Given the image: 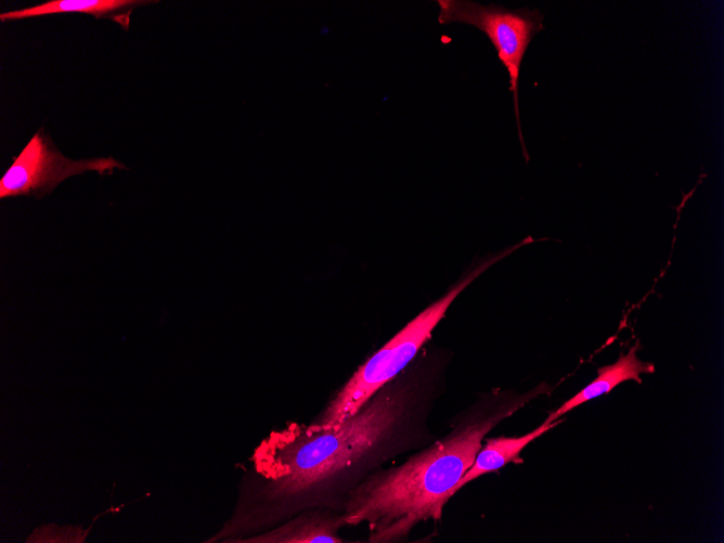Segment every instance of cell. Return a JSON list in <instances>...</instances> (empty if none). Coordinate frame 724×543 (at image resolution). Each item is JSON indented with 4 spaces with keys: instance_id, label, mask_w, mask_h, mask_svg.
Returning <instances> with one entry per match:
<instances>
[{
    "instance_id": "cell-3",
    "label": "cell",
    "mask_w": 724,
    "mask_h": 543,
    "mask_svg": "<svg viewBox=\"0 0 724 543\" xmlns=\"http://www.w3.org/2000/svg\"><path fill=\"white\" fill-rule=\"evenodd\" d=\"M525 242L483 260L455 283L443 296L426 307L378 351L373 353L331 397L313 423L336 426L357 413L378 390L395 379L430 339L455 298L491 266L519 248Z\"/></svg>"
},
{
    "instance_id": "cell-5",
    "label": "cell",
    "mask_w": 724,
    "mask_h": 543,
    "mask_svg": "<svg viewBox=\"0 0 724 543\" xmlns=\"http://www.w3.org/2000/svg\"><path fill=\"white\" fill-rule=\"evenodd\" d=\"M13 163L0 180V198L16 196H42L49 194L62 181L86 171L111 174L114 169H126L113 157L74 160L65 157L50 138L37 131L13 158Z\"/></svg>"
},
{
    "instance_id": "cell-1",
    "label": "cell",
    "mask_w": 724,
    "mask_h": 543,
    "mask_svg": "<svg viewBox=\"0 0 724 543\" xmlns=\"http://www.w3.org/2000/svg\"><path fill=\"white\" fill-rule=\"evenodd\" d=\"M440 366L421 355L336 426L288 422L254 449L231 517L207 542H240L311 508L344 512L373 473L435 440Z\"/></svg>"
},
{
    "instance_id": "cell-7",
    "label": "cell",
    "mask_w": 724,
    "mask_h": 543,
    "mask_svg": "<svg viewBox=\"0 0 724 543\" xmlns=\"http://www.w3.org/2000/svg\"><path fill=\"white\" fill-rule=\"evenodd\" d=\"M639 342L631 347L628 353H620L618 360L597 370V376L586 387L567 400L561 406L547 416L551 421L560 418L567 412L602 395L610 392L613 388L626 380L642 383L641 374H651L655 365L651 362H643L637 355Z\"/></svg>"
},
{
    "instance_id": "cell-9",
    "label": "cell",
    "mask_w": 724,
    "mask_h": 543,
    "mask_svg": "<svg viewBox=\"0 0 724 543\" xmlns=\"http://www.w3.org/2000/svg\"><path fill=\"white\" fill-rule=\"evenodd\" d=\"M147 3L141 0H50L39 5L21 10L3 12L1 22L22 20L27 17L57 14L86 13L95 18L109 17L119 23L126 30L129 28L130 14L133 8Z\"/></svg>"
},
{
    "instance_id": "cell-2",
    "label": "cell",
    "mask_w": 724,
    "mask_h": 543,
    "mask_svg": "<svg viewBox=\"0 0 724 543\" xmlns=\"http://www.w3.org/2000/svg\"><path fill=\"white\" fill-rule=\"evenodd\" d=\"M545 387L523 395H488L456 414L441 439L412 452L401 464L378 469L350 492L342 512L346 527L365 523L367 542L395 543L406 540L422 522L441 520L486 436Z\"/></svg>"
},
{
    "instance_id": "cell-4",
    "label": "cell",
    "mask_w": 724,
    "mask_h": 543,
    "mask_svg": "<svg viewBox=\"0 0 724 543\" xmlns=\"http://www.w3.org/2000/svg\"><path fill=\"white\" fill-rule=\"evenodd\" d=\"M440 24L462 23L482 31L494 47L499 60L509 76L518 137L525 158L529 155L522 138L519 107L518 80L526 51L534 36L544 28V15L538 9L516 10L490 3L483 5L470 0H437Z\"/></svg>"
},
{
    "instance_id": "cell-6",
    "label": "cell",
    "mask_w": 724,
    "mask_h": 543,
    "mask_svg": "<svg viewBox=\"0 0 724 543\" xmlns=\"http://www.w3.org/2000/svg\"><path fill=\"white\" fill-rule=\"evenodd\" d=\"M345 527L341 513L311 508L240 543H342L347 541L339 535V530Z\"/></svg>"
},
{
    "instance_id": "cell-8",
    "label": "cell",
    "mask_w": 724,
    "mask_h": 543,
    "mask_svg": "<svg viewBox=\"0 0 724 543\" xmlns=\"http://www.w3.org/2000/svg\"><path fill=\"white\" fill-rule=\"evenodd\" d=\"M563 418L551 421L548 417L532 431L519 437L484 438V444L476 455L473 465L456 483L453 494L476 478L496 471L509 462L522 463L520 452L544 432L556 427Z\"/></svg>"
}]
</instances>
